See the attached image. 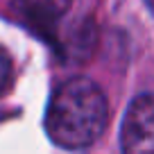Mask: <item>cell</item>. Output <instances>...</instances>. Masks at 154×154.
<instances>
[{"label": "cell", "instance_id": "cell-3", "mask_svg": "<svg viewBox=\"0 0 154 154\" xmlns=\"http://www.w3.org/2000/svg\"><path fill=\"white\" fill-rule=\"evenodd\" d=\"M70 0H20V5L27 9L29 16L38 20H54L68 9Z\"/></svg>", "mask_w": 154, "mask_h": 154}, {"label": "cell", "instance_id": "cell-2", "mask_svg": "<svg viewBox=\"0 0 154 154\" xmlns=\"http://www.w3.org/2000/svg\"><path fill=\"white\" fill-rule=\"evenodd\" d=\"M122 154H154V102L140 93L129 102L122 118Z\"/></svg>", "mask_w": 154, "mask_h": 154}, {"label": "cell", "instance_id": "cell-4", "mask_svg": "<svg viewBox=\"0 0 154 154\" xmlns=\"http://www.w3.org/2000/svg\"><path fill=\"white\" fill-rule=\"evenodd\" d=\"M145 5H147V7H152V0H145Z\"/></svg>", "mask_w": 154, "mask_h": 154}, {"label": "cell", "instance_id": "cell-1", "mask_svg": "<svg viewBox=\"0 0 154 154\" xmlns=\"http://www.w3.org/2000/svg\"><path fill=\"white\" fill-rule=\"evenodd\" d=\"M109 122L102 88L86 77H70L54 88L45 111V131L66 149L91 147Z\"/></svg>", "mask_w": 154, "mask_h": 154}]
</instances>
